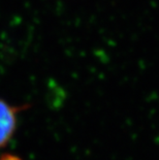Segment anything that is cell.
<instances>
[{
    "mask_svg": "<svg viewBox=\"0 0 159 160\" xmlns=\"http://www.w3.org/2000/svg\"><path fill=\"white\" fill-rule=\"evenodd\" d=\"M0 160H21V159L15 155H4L0 158Z\"/></svg>",
    "mask_w": 159,
    "mask_h": 160,
    "instance_id": "obj_2",
    "label": "cell"
},
{
    "mask_svg": "<svg viewBox=\"0 0 159 160\" xmlns=\"http://www.w3.org/2000/svg\"><path fill=\"white\" fill-rule=\"evenodd\" d=\"M18 111L19 108L0 100V148L7 144L15 132Z\"/></svg>",
    "mask_w": 159,
    "mask_h": 160,
    "instance_id": "obj_1",
    "label": "cell"
}]
</instances>
